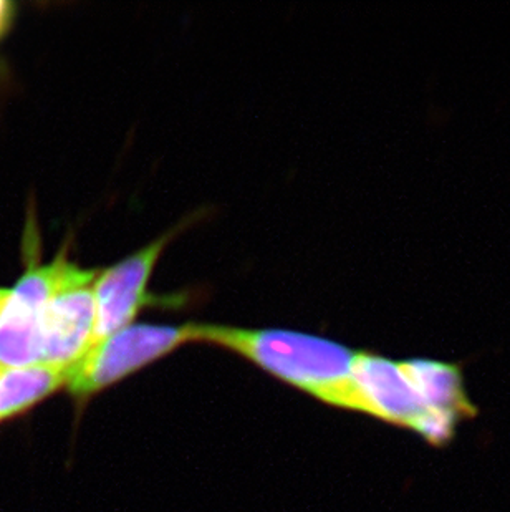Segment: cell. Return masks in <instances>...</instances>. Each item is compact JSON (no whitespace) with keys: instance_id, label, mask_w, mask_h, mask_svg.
Returning a JSON list of instances; mask_svg holds the SVG:
<instances>
[{"instance_id":"ba28073f","label":"cell","mask_w":510,"mask_h":512,"mask_svg":"<svg viewBox=\"0 0 510 512\" xmlns=\"http://www.w3.org/2000/svg\"><path fill=\"white\" fill-rule=\"evenodd\" d=\"M67 382V367L35 363L0 368V421L9 420L50 397Z\"/></svg>"},{"instance_id":"277c9868","label":"cell","mask_w":510,"mask_h":512,"mask_svg":"<svg viewBox=\"0 0 510 512\" xmlns=\"http://www.w3.org/2000/svg\"><path fill=\"white\" fill-rule=\"evenodd\" d=\"M65 254L44 266L30 264L0 310V368L42 363V320L62 276Z\"/></svg>"},{"instance_id":"52a82bcc","label":"cell","mask_w":510,"mask_h":512,"mask_svg":"<svg viewBox=\"0 0 510 512\" xmlns=\"http://www.w3.org/2000/svg\"><path fill=\"white\" fill-rule=\"evenodd\" d=\"M403 363L413 387L428 410L453 411L462 420L476 415V408L467 398L458 365L431 358H409Z\"/></svg>"},{"instance_id":"3957f363","label":"cell","mask_w":510,"mask_h":512,"mask_svg":"<svg viewBox=\"0 0 510 512\" xmlns=\"http://www.w3.org/2000/svg\"><path fill=\"white\" fill-rule=\"evenodd\" d=\"M98 274L70 261L63 264L42 320V363L68 368L92 345Z\"/></svg>"},{"instance_id":"8992f818","label":"cell","mask_w":510,"mask_h":512,"mask_svg":"<svg viewBox=\"0 0 510 512\" xmlns=\"http://www.w3.org/2000/svg\"><path fill=\"white\" fill-rule=\"evenodd\" d=\"M348 410L375 416L390 425L413 428L419 416L431 411L424 406L411 383L403 360L375 353L357 352L352 367Z\"/></svg>"},{"instance_id":"7a4b0ae2","label":"cell","mask_w":510,"mask_h":512,"mask_svg":"<svg viewBox=\"0 0 510 512\" xmlns=\"http://www.w3.org/2000/svg\"><path fill=\"white\" fill-rule=\"evenodd\" d=\"M194 339L196 324H131L90 345L67 368L65 387L78 400H87Z\"/></svg>"},{"instance_id":"30bf717a","label":"cell","mask_w":510,"mask_h":512,"mask_svg":"<svg viewBox=\"0 0 510 512\" xmlns=\"http://www.w3.org/2000/svg\"><path fill=\"white\" fill-rule=\"evenodd\" d=\"M10 289H0V310L4 307L5 302L9 299Z\"/></svg>"},{"instance_id":"6da1fadb","label":"cell","mask_w":510,"mask_h":512,"mask_svg":"<svg viewBox=\"0 0 510 512\" xmlns=\"http://www.w3.org/2000/svg\"><path fill=\"white\" fill-rule=\"evenodd\" d=\"M194 342L237 353L282 382L347 410L357 352L342 343L294 330L196 324Z\"/></svg>"},{"instance_id":"9c48e42d","label":"cell","mask_w":510,"mask_h":512,"mask_svg":"<svg viewBox=\"0 0 510 512\" xmlns=\"http://www.w3.org/2000/svg\"><path fill=\"white\" fill-rule=\"evenodd\" d=\"M12 17H14V5L7 0H0V37L4 35L5 30L9 29Z\"/></svg>"},{"instance_id":"5b68a950","label":"cell","mask_w":510,"mask_h":512,"mask_svg":"<svg viewBox=\"0 0 510 512\" xmlns=\"http://www.w3.org/2000/svg\"><path fill=\"white\" fill-rule=\"evenodd\" d=\"M176 232L150 242L115 266L100 271L95 281V329L92 345L133 324L148 304V284L159 257Z\"/></svg>"}]
</instances>
